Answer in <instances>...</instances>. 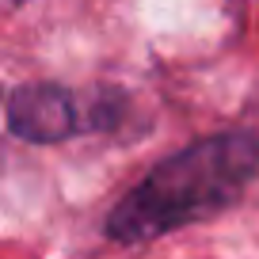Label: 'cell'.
<instances>
[{
    "label": "cell",
    "instance_id": "6da1fadb",
    "mask_svg": "<svg viewBox=\"0 0 259 259\" xmlns=\"http://www.w3.org/2000/svg\"><path fill=\"white\" fill-rule=\"evenodd\" d=\"M259 171V138L229 130L160 160L107 218L122 244H145L233 206Z\"/></svg>",
    "mask_w": 259,
    "mask_h": 259
},
{
    "label": "cell",
    "instance_id": "7a4b0ae2",
    "mask_svg": "<svg viewBox=\"0 0 259 259\" xmlns=\"http://www.w3.org/2000/svg\"><path fill=\"white\" fill-rule=\"evenodd\" d=\"M8 122L19 138L27 141H61L73 138L80 130V114H76V99L65 88L54 84H31L12 96Z\"/></svg>",
    "mask_w": 259,
    "mask_h": 259
}]
</instances>
